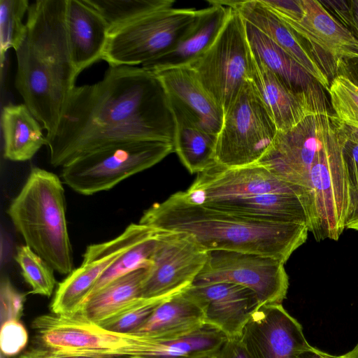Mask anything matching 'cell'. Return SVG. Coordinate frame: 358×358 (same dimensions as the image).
I'll use <instances>...</instances> for the list:
<instances>
[{"instance_id": "9", "label": "cell", "mask_w": 358, "mask_h": 358, "mask_svg": "<svg viewBox=\"0 0 358 358\" xmlns=\"http://www.w3.org/2000/svg\"><path fill=\"white\" fill-rule=\"evenodd\" d=\"M197 10L167 7L112 29L102 59L109 66L150 64L171 51Z\"/></svg>"}, {"instance_id": "24", "label": "cell", "mask_w": 358, "mask_h": 358, "mask_svg": "<svg viewBox=\"0 0 358 358\" xmlns=\"http://www.w3.org/2000/svg\"><path fill=\"white\" fill-rule=\"evenodd\" d=\"M278 131L289 130L314 113L302 97L292 91L252 53L250 77Z\"/></svg>"}, {"instance_id": "32", "label": "cell", "mask_w": 358, "mask_h": 358, "mask_svg": "<svg viewBox=\"0 0 358 358\" xmlns=\"http://www.w3.org/2000/svg\"><path fill=\"white\" fill-rule=\"evenodd\" d=\"M158 232L159 230L152 237L139 242L124 252L100 277L90 295L122 275L141 268L149 267Z\"/></svg>"}, {"instance_id": "46", "label": "cell", "mask_w": 358, "mask_h": 358, "mask_svg": "<svg viewBox=\"0 0 358 358\" xmlns=\"http://www.w3.org/2000/svg\"><path fill=\"white\" fill-rule=\"evenodd\" d=\"M57 358H101V357H88V356H66L61 357Z\"/></svg>"}, {"instance_id": "21", "label": "cell", "mask_w": 358, "mask_h": 358, "mask_svg": "<svg viewBox=\"0 0 358 358\" xmlns=\"http://www.w3.org/2000/svg\"><path fill=\"white\" fill-rule=\"evenodd\" d=\"M66 26L72 62L78 75L102 59L110 27L84 0H67Z\"/></svg>"}, {"instance_id": "12", "label": "cell", "mask_w": 358, "mask_h": 358, "mask_svg": "<svg viewBox=\"0 0 358 358\" xmlns=\"http://www.w3.org/2000/svg\"><path fill=\"white\" fill-rule=\"evenodd\" d=\"M284 264L266 255L212 250L193 284L232 282L252 290L260 305L282 304L289 287Z\"/></svg>"}, {"instance_id": "39", "label": "cell", "mask_w": 358, "mask_h": 358, "mask_svg": "<svg viewBox=\"0 0 358 358\" xmlns=\"http://www.w3.org/2000/svg\"><path fill=\"white\" fill-rule=\"evenodd\" d=\"M335 77L343 76L358 87V52H350L338 57L335 62Z\"/></svg>"}, {"instance_id": "45", "label": "cell", "mask_w": 358, "mask_h": 358, "mask_svg": "<svg viewBox=\"0 0 358 358\" xmlns=\"http://www.w3.org/2000/svg\"><path fill=\"white\" fill-rule=\"evenodd\" d=\"M343 355L344 358H358V343L352 350Z\"/></svg>"}, {"instance_id": "40", "label": "cell", "mask_w": 358, "mask_h": 358, "mask_svg": "<svg viewBox=\"0 0 358 358\" xmlns=\"http://www.w3.org/2000/svg\"><path fill=\"white\" fill-rule=\"evenodd\" d=\"M217 358H250L238 338H227Z\"/></svg>"}, {"instance_id": "18", "label": "cell", "mask_w": 358, "mask_h": 358, "mask_svg": "<svg viewBox=\"0 0 358 358\" xmlns=\"http://www.w3.org/2000/svg\"><path fill=\"white\" fill-rule=\"evenodd\" d=\"M252 53L294 93L302 97L315 114H333L328 91L290 55L255 27L245 21Z\"/></svg>"}, {"instance_id": "11", "label": "cell", "mask_w": 358, "mask_h": 358, "mask_svg": "<svg viewBox=\"0 0 358 358\" xmlns=\"http://www.w3.org/2000/svg\"><path fill=\"white\" fill-rule=\"evenodd\" d=\"M297 35L331 80L341 56L358 52V41L316 0H262Z\"/></svg>"}, {"instance_id": "35", "label": "cell", "mask_w": 358, "mask_h": 358, "mask_svg": "<svg viewBox=\"0 0 358 358\" xmlns=\"http://www.w3.org/2000/svg\"><path fill=\"white\" fill-rule=\"evenodd\" d=\"M28 333L20 320H10L1 323L0 345L6 356H15L26 347Z\"/></svg>"}, {"instance_id": "42", "label": "cell", "mask_w": 358, "mask_h": 358, "mask_svg": "<svg viewBox=\"0 0 358 358\" xmlns=\"http://www.w3.org/2000/svg\"><path fill=\"white\" fill-rule=\"evenodd\" d=\"M358 223V195L352 198L350 211L346 220L345 228L350 229L352 225Z\"/></svg>"}, {"instance_id": "34", "label": "cell", "mask_w": 358, "mask_h": 358, "mask_svg": "<svg viewBox=\"0 0 358 358\" xmlns=\"http://www.w3.org/2000/svg\"><path fill=\"white\" fill-rule=\"evenodd\" d=\"M329 95L335 117L358 129V87L346 77L338 75L330 82Z\"/></svg>"}, {"instance_id": "33", "label": "cell", "mask_w": 358, "mask_h": 358, "mask_svg": "<svg viewBox=\"0 0 358 358\" xmlns=\"http://www.w3.org/2000/svg\"><path fill=\"white\" fill-rule=\"evenodd\" d=\"M168 298H140L97 324L111 331L133 334L146 322L156 308Z\"/></svg>"}, {"instance_id": "44", "label": "cell", "mask_w": 358, "mask_h": 358, "mask_svg": "<svg viewBox=\"0 0 358 358\" xmlns=\"http://www.w3.org/2000/svg\"><path fill=\"white\" fill-rule=\"evenodd\" d=\"M341 122V121H340ZM341 129L345 136L350 141L358 144V129L348 126L341 122Z\"/></svg>"}, {"instance_id": "30", "label": "cell", "mask_w": 358, "mask_h": 358, "mask_svg": "<svg viewBox=\"0 0 358 358\" xmlns=\"http://www.w3.org/2000/svg\"><path fill=\"white\" fill-rule=\"evenodd\" d=\"M15 259L31 292L50 296L56 284L53 268L26 245L17 248Z\"/></svg>"}, {"instance_id": "10", "label": "cell", "mask_w": 358, "mask_h": 358, "mask_svg": "<svg viewBox=\"0 0 358 358\" xmlns=\"http://www.w3.org/2000/svg\"><path fill=\"white\" fill-rule=\"evenodd\" d=\"M251 61L245 20L231 8L230 15L215 41L189 67L225 113L242 85L250 80Z\"/></svg>"}, {"instance_id": "47", "label": "cell", "mask_w": 358, "mask_h": 358, "mask_svg": "<svg viewBox=\"0 0 358 358\" xmlns=\"http://www.w3.org/2000/svg\"><path fill=\"white\" fill-rule=\"evenodd\" d=\"M113 358H148V357H143V356L130 355V356H123V357H113Z\"/></svg>"}, {"instance_id": "20", "label": "cell", "mask_w": 358, "mask_h": 358, "mask_svg": "<svg viewBox=\"0 0 358 358\" xmlns=\"http://www.w3.org/2000/svg\"><path fill=\"white\" fill-rule=\"evenodd\" d=\"M209 6L197 10L196 17L176 43L164 56L141 66L150 71L189 66L215 41L227 22L231 8L221 1H208Z\"/></svg>"}, {"instance_id": "48", "label": "cell", "mask_w": 358, "mask_h": 358, "mask_svg": "<svg viewBox=\"0 0 358 358\" xmlns=\"http://www.w3.org/2000/svg\"><path fill=\"white\" fill-rule=\"evenodd\" d=\"M218 355V354H217ZM217 355L213 357H208V358H217Z\"/></svg>"}, {"instance_id": "5", "label": "cell", "mask_w": 358, "mask_h": 358, "mask_svg": "<svg viewBox=\"0 0 358 358\" xmlns=\"http://www.w3.org/2000/svg\"><path fill=\"white\" fill-rule=\"evenodd\" d=\"M344 141L341 122L334 117L309 174L308 229L317 241H337L345 229L351 198L343 155Z\"/></svg>"}, {"instance_id": "7", "label": "cell", "mask_w": 358, "mask_h": 358, "mask_svg": "<svg viewBox=\"0 0 358 358\" xmlns=\"http://www.w3.org/2000/svg\"><path fill=\"white\" fill-rule=\"evenodd\" d=\"M174 152L173 143L157 141L110 145L83 155L62 169L63 182L83 195L108 190Z\"/></svg>"}, {"instance_id": "2", "label": "cell", "mask_w": 358, "mask_h": 358, "mask_svg": "<svg viewBox=\"0 0 358 358\" xmlns=\"http://www.w3.org/2000/svg\"><path fill=\"white\" fill-rule=\"evenodd\" d=\"M66 1L38 0L30 4L26 34L15 50V88L46 136L55 131L78 76L67 36Z\"/></svg>"}, {"instance_id": "8", "label": "cell", "mask_w": 358, "mask_h": 358, "mask_svg": "<svg viewBox=\"0 0 358 358\" xmlns=\"http://www.w3.org/2000/svg\"><path fill=\"white\" fill-rule=\"evenodd\" d=\"M278 133L273 120L250 80L241 86L224 113L215 159L225 168L257 164Z\"/></svg>"}, {"instance_id": "15", "label": "cell", "mask_w": 358, "mask_h": 358, "mask_svg": "<svg viewBox=\"0 0 358 358\" xmlns=\"http://www.w3.org/2000/svg\"><path fill=\"white\" fill-rule=\"evenodd\" d=\"M238 339L250 358H296L311 346L300 323L282 304L260 305Z\"/></svg>"}, {"instance_id": "17", "label": "cell", "mask_w": 358, "mask_h": 358, "mask_svg": "<svg viewBox=\"0 0 358 358\" xmlns=\"http://www.w3.org/2000/svg\"><path fill=\"white\" fill-rule=\"evenodd\" d=\"M185 291L202 308L206 324L220 330L228 338H239L260 306L252 290L232 282L192 284Z\"/></svg>"}, {"instance_id": "28", "label": "cell", "mask_w": 358, "mask_h": 358, "mask_svg": "<svg viewBox=\"0 0 358 358\" xmlns=\"http://www.w3.org/2000/svg\"><path fill=\"white\" fill-rule=\"evenodd\" d=\"M148 268L137 269L111 281L91 294L74 315L99 323L141 298Z\"/></svg>"}, {"instance_id": "25", "label": "cell", "mask_w": 358, "mask_h": 358, "mask_svg": "<svg viewBox=\"0 0 358 358\" xmlns=\"http://www.w3.org/2000/svg\"><path fill=\"white\" fill-rule=\"evenodd\" d=\"M205 325L202 308L184 290L161 303L133 334L157 338H176L192 334Z\"/></svg>"}, {"instance_id": "23", "label": "cell", "mask_w": 358, "mask_h": 358, "mask_svg": "<svg viewBox=\"0 0 358 358\" xmlns=\"http://www.w3.org/2000/svg\"><path fill=\"white\" fill-rule=\"evenodd\" d=\"M206 206L271 222L302 223L309 227L306 197L292 194H263L208 199Z\"/></svg>"}, {"instance_id": "14", "label": "cell", "mask_w": 358, "mask_h": 358, "mask_svg": "<svg viewBox=\"0 0 358 358\" xmlns=\"http://www.w3.org/2000/svg\"><path fill=\"white\" fill-rule=\"evenodd\" d=\"M157 232L150 227L131 223L117 237L87 246L81 265L58 285L52 299L54 307L65 314L77 312L103 273L124 252Z\"/></svg>"}, {"instance_id": "13", "label": "cell", "mask_w": 358, "mask_h": 358, "mask_svg": "<svg viewBox=\"0 0 358 358\" xmlns=\"http://www.w3.org/2000/svg\"><path fill=\"white\" fill-rule=\"evenodd\" d=\"M208 252L190 234L159 230L141 298L170 297L186 289L205 266Z\"/></svg>"}, {"instance_id": "36", "label": "cell", "mask_w": 358, "mask_h": 358, "mask_svg": "<svg viewBox=\"0 0 358 358\" xmlns=\"http://www.w3.org/2000/svg\"><path fill=\"white\" fill-rule=\"evenodd\" d=\"M323 6L358 41V0L320 1Z\"/></svg>"}, {"instance_id": "26", "label": "cell", "mask_w": 358, "mask_h": 358, "mask_svg": "<svg viewBox=\"0 0 358 358\" xmlns=\"http://www.w3.org/2000/svg\"><path fill=\"white\" fill-rule=\"evenodd\" d=\"M4 157L14 162L31 159L44 145L43 126L24 103L8 104L1 113Z\"/></svg>"}, {"instance_id": "43", "label": "cell", "mask_w": 358, "mask_h": 358, "mask_svg": "<svg viewBox=\"0 0 358 358\" xmlns=\"http://www.w3.org/2000/svg\"><path fill=\"white\" fill-rule=\"evenodd\" d=\"M19 358H56L53 355L45 350L38 347H33L25 352Z\"/></svg>"}, {"instance_id": "38", "label": "cell", "mask_w": 358, "mask_h": 358, "mask_svg": "<svg viewBox=\"0 0 358 358\" xmlns=\"http://www.w3.org/2000/svg\"><path fill=\"white\" fill-rule=\"evenodd\" d=\"M343 155L352 199L358 195V144L345 136Z\"/></svg>"}, {"instance_id": "19", "label": "cell", "mask_w": 358, "mask_h": 358, "mask_svg": "<svg viewBox=\"0 0 358 358\" xmlns=\"http://www.w3.org/2000/svg\"><path fill=\"white\" fill-rule=\"evenodd\" d=\"M152 72L161 81L170 104L180 109L204 131L218 136L224 113L203 87L192 68H171Z\"/></svg>"}, {"instance_id": "6", "label": "cell", "mask_w": 358, "mask_h": 358, "mask_svg": "<svg viewBox=\"0 0 358 358\" xmlns=\"http://www.w3.org/2000/svg\"><path fill=\"white\" fill-rule=\"evenodd\" d=\"M32 328L35 331L34 346L47 350L56 358L148 357L152 341L148 336L107 330L76 315H43L33 321Z\"/></svg>"}, {"instance_id": "3", "label": "cell", "mask_w": 358, "mask_h": 358, "mask_svg": "<svg viewBox=\"0 0 358 358\" xmlns=\"http://www.w3.org/2000/svg\"><path fill=\"white\" fill-rule=\"evenodd\" d=\"M139 224L190 234L208 251L270 256L284 264L308 238L306 224L271 222L214 208L178 192L145 210Z\"/></svg>"}, {"instance_id": "41", "label": "cell", "mask_w": 358, "mask_h": 358, "mask_svg": "<svg viewBox=\"0 0 358 358\" xmlns=\"http://www.w3.org/2000/svg\"><path fill=\"white\" fill-rule=\"evenodd\" d=\"M296 358H344L343 355H333L318 350L314 347L310 348L301 352Z\"/></svg>"}, {"instance_id": "37", "label": "cell", "mask_w": 358, "mask_h": 358, "mask_svg": "<svg viewBox=\"0 0 358 358\" xmlns=\"http://www.w3.org/2000/svg\"><path fill=\"white\" fill-rule=\"evenodd\" d=\"M1 323L10 320H20L25 301V295L19 292L6 278L1 282Z\"/></svg>"}, {"instance_id": "31", "label": "cell", "mask_w": 358, "mask_h": 358, "mask_svg": "<svg viewBox=\"0 0 358 358\" xmlns=\"http://www.w3.org/2000/svg\"><path fill=\"white\" fill-rule=\"evenodd\" d=\"M27 0H0V52L3 67L5 54L15 50L22 42L27 31L23 18L29 8Z\"/></svg>"}, {"instance_id": "29", "label": "cell", "mask_w": 358, "mask_h": 358, "mask_svg": "<svg viewBox=\"0 0 358 358\" xmlns=\"http://www.w3.org/2000/svg\"><path fill=\"white\" fill-rule=\"evenodd\" d=\"M105 20L110 31L151 12L173 7V0H84Z\"/></svg>"}, {"instance_id": "22", "label": "cell", "mask_w": 358, "mask_h": 358, "mask_svg": "<svg viewBox=\"0 0 358 358\" xmlns=\"http://www.w3.org/2000/svg\"><path fill=\"white\" fill-rule=\"evenodd\" d=\"M221 1L222 3L236 10L245 21L255 27L290 55L314 76L329 92V80L301 40L262 0Z\"/></svg>"}, {"instance_id": "16", "label": "cell", "mask_w": 358, "mask_h": 358, "mask_svg": "<svg viewBox=\"0 0 358 358\" xmlns=\"http://www.w3.org/2000/svg\"><path fill=\"white\" fill-rule=\"evenodd\" d=\"M196 201L220 197L245 196L263 194H292L306 197L301 187L284 181L258 164L239 168L215 164L199 173L185 191Z\"/></svg>"}, {"instance_id": "27", "label": "cell", "mask_w": 358, "mask_h": 358, "mask_svg": "<svg viewBox=\"0 0 358 358\" xmlns=\"http://www.w3.org/2000/svg\"><path fill=\"white\" fill-rule=\"evenodd\" d=\"M175 120L174 152L190 173H201L216 164L217 136L202 129L180 109L171 105Z\"/></svg>"}, {"instance_id": "1", "label": "cell", "mask_w": 358, "mask_h": 358, "mask_svg": "<svg viewBox=\"0 0 358 358\" xmlns=\"http://www.w3.org/2000/svg\"><path fill=\"white\" fill-rule=\"evenodd\" d=\"M175 120L167 94L153 72L109 66L103 79L75 86L55 131L46 137L50 163L63 167L103 147L133 141L173 143Z\"/></svg>"}, {"instance_id": "4", "label": "cell", "mask_w": 358, "mask_h": 358, "mask_svg": "<svg viewBox=\"0 0 358 358\" xmlns=\"http://www.w3.org/2000/svg\"><path fill=\"white\" fill-rule=\"evenodd\" d=\"M59 178L34 167L7 214L26 243L60 274L73 271V256Z\"/></svg>"}]
</instances>
